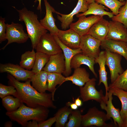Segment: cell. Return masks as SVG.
<instances>
[{
    "label": "cell",
    "instance_id": "31",
    "mask_svg": "<svg viewBox=\"0 0 127 127\" xmlns=\"http://www.w3.org/2000/svg\"><path fill=\"white\" fill-rule=\"evenodd\" d=\"M3 106L7 112H12L17 110L20 106L21 103L18 98H14L10 95L2 99Z\"/></svg>",
    "mask_w": 127,
    "mask_h": 127
},
{
    "label": "cell",
    "instance_id": "44",
    "mask_svg": "<svg viewBox=\"0 0 127 127\" xmlns=\"http://www.w3.org/2000/svg\"><path fill=\"white\" fill-rule=\"evenodd\" d=\"M122 127H127V117L123 120V124Z\"/></svg>",
    "mask_w": 127,
    "mask_h": 127
},
{
    "label": "cell",
    "instance_id": "24",
    "mask_svg": "<svg viewBox=\"0 0 127 127\" xmlns=\"http://www.w3.org/2000/svg\"><path fill=\"white\" fill-rule=\"evenodd\" d=\"M48 73L42 70L35 74L30 79L32 86L40 93H44L47 90Z\"/></svg>",
    "mask_w": 127,
    "mask_h": 127
},
{
    "label": "cell",
    "instance_id": "40",
    "mask_svg": "<svg viewBox=\"0 0 127 127\" xmlns=\"http://www.w3.org/2000/svg\"><path fill=\"white\" fill-rule=\"evenodd\" d=\"M66 105L68 107H70L73 110H77L78 107L74 103H71L68 102L66 103Z\"/></svg>",
    "mask_w": 127,
    "mask_h": 127
},
{
    "label": "cell",
    "instance_id": "46",
    "mask_svg": "<svg viewBox=\"0 0 127 127\" xmlns=\"http://www.w3.org/2000/svg\"><path fill=\"white\" fill-rule=\"evenodd\" d=\"M119 1L121 2H123L124 1V0H119Z\"/></svg>",
    "mask_w": 127,
    "mask_h": 127
},
{
    "label": "cell",
    "instance_id": "14",
    "mask_svg": "<svg viewBox=\"0 0 127 127\" xmlns=\"http://www.w3.org/2000/svg\"><path fill=\"white\" fill-rule=\"evenodd\" d=\"M65 70V62L63 52L50 56L49 60L43 70L49 73L63 74Z\"/></svg>",
    "mask_w": 127,
    "mask_h": 127
},
{
    "label": "cell",
    "instance_id": "13",
    "mask_svg": "<svg viewBox=\"0 0 127 127\" xmlns=\"http://www.w3.org/2000/svg\"><path fill=\"white\" fill-rule=\"evenodd\" d=\"M113 92L109 89L108 92V99L106 104L104 102L100 103L102 109L106 111L107 115L109 119L112 118L115 125L119 127H122L123 121L121 117L119 109L115 108L112 103Z\"/></svg>",
    "mask_w": 127,
    "mask_h": 127
},
{
    "label": "cell",
    "instance_id": "22",
    "mask_svg": "<svg viewBox=\"0 0 127 127\" xmlns=\"http://www.w3.org/2000/svg\"><path fill=\"white\" fill-rule=\"evenodd\" d=\"M95 64V60L83 54L79 53L76 54L73 57L71 61L70 66L71 69H75L80 67L82 64L87 65L95 77L97 78V75L95 72L94 67Z\"/></svg>",
    "mask_w": 127,
    "mask_h": 127
},
{
    "label": "cell",
    "instance_id": "25",
    "mask_svg": "<svg viewBox=\"0 0 127 127\" xmlns=\"http://www.w3.org/2000/svg\"><path fill=\"white\" fill-rule=\"evenodd\" d=\"M108 10V8L103 5L99 4L95 2L91 3L88 5L87 10L84 12L76 15L77 17L82 16H86L91 14L94 15L103 16L107 15L110 18H111L114 16L112 12L106 11Z\"/></svg>",
    "mask_w": 127,
    "mask_h": 127
},
{
    "label": "cell",
    "instance_id": "19",
    "mask_svg": "<svg viewBox=\"0 0 127 127\" xmlns=\"http://www.w3.org/2000/svg\"><path fill=\"white\" fill-rule=\"evenodd\" d=\"M109 24V21L103 17L92 25L88 34L101 42L103 41L108 32Z\"/></svg>",
    "mask_w": 127,
    "mask_h": 127
},
{
    "label": "cell",
    "instance_id": "20",
    "mask_svg": "<svg viewBox=\"0 0 127 127\" xmlns=\"http://www.w3.org/2000/svg\"><path fill=\"white\" fill-rule=\"evenodd\" d=\"M106 56L105 50L100 52L99 56L95 60V63L98 64L99 69L98 71L99 74V81L98 85H99L102 83L103 84L106 90L105 96L106 101L108 100V92L109 89L107 83V72L106 70Z\"/></svg>",
    "mask_w": 127,
    "mask_h": 127
},
{
    "label": "cell",
    "instance_id": "9",
    "mask_svg": "<svg viewBox=\"0 0 127 127\" xmlns=\"http://www.w3.org/2000/svg\"><path fill=\"white\" fill-rule=\"evenodd\" d=\"M105 50L106 56V64L109 69L111 83H112L124 71L121 65L122 56L108 50Z\"/></svg>",
    "mask_w": 127,
    "mask_h": 127
},
{
    "label": "cell",
    "instance_id": "16",
    "mask_svg": "<svg viewBox=\"0 0 127 127\" xmlns=\"http://www.w3.org/2000/svg\"><path fill=\"white\" fill-rule=\"evenodd\" d=\"M46 9V14L44 17L40 20L42 26L53 36H56L59 29L56 25V20L53 17L52 13L56 12L54 8L49 4L47 0H44Z\"/></svg>",
    "mask_w": 127,
    "mask_h": 127
},
{
    "label": "cell",
    "instance_id": "33",
    "mask_svg": "<svg viewBox=\"0 0 127 127\" xmlns=\"http://www.w3.org/2000/svg\"><path fill=\"white\" fill-rule=\"evenodd\" d=\"M109 89L118 88L127 91V68L109 86Z\"/></svg>",
    "mask_w": 127,
    "mask_h": 127
},
{
    "label": "cell",
    "instance_id": "32",
    "mask_svg": "<svg viewBox=\"0 0 127 127\" xmlns=\"http://www.w3.org/2000/svg\"><path fill=\"white\" fill-rule=\"evenodd\" d=\"M95 2L109 8L115 16L118 14L119 9L125 3V1L121 2L118 0H96Z\"/></svg>",
    "mask_w": 127,
    "mask_h": 127
},
{
    "label": "cell",
    "instance_id": "36",
    "mask_svg": "<svg viewBox=\"0 0 127 127\" xmlns=\"http://www.w3.org/2000/svg\"><path fill=\"white\" fill-rule=\"evenodd\" d=\"M16 92V90L14 86L11 85L6 86L0 83V97L1 99L9 95L14 96Z\"/></svg>",
    "mask_w": 127,
    "mask_h": 127
},
{
    "label": "cell",
    "instance_id": "29",
    "mask_svg": "<svg viewBox=\"0 0 127 127\" xmlns=\"http://www.w3.org/2000/svg\"><path fill=\"white\" fill-rule=\"evenodd\" d=\"M36 52L34 49L31 51H28L22 54L21 57L20 65L24 69L30 70L34 65L36 58Z\"/></svg>",
    "mask_w": 127,
    "mask_h": 127
},
{
    "label": "cell",
    "instance_id": "37",
    "mask_svg": "<svg viewBox=\"0 0 127 127\" xmlns=\"http://www.w3.org/2000/svg\"><path fill=\"white\" fill-rule=\"evenodd\" d=\"M5 18L0 17V43L6 40V24L5 23Z\"/></svg>",
    "mask_w": 127,
    "mask_h": 127
},
{
    "label": "cell",
    "instance_id": "42",
    "mask_svg": "<svg viewBox=\"0 0 127 127\" xmlns=\"http://www.w3.org/2000/svg\"><path fill=\"white\" fill-rule=\"evenodd\" d=\"M37 1L39 2V4L37 8V9L39 10H40L41 12V0H35L34 1V2L36 3Z\"/></svg>",
    "mask_w": 127,
    "mask_h": 127
},
{
    "label": "cell",
    "instance_id": "28",
    "mask_svg": "<svg viewBox=\"0 0 127 127\" xmlns=\"http://www.w3.org/2000/svg\"><path fill=\"white\" fill-rule=\"evenodd\" d=\"M73 110L67 106L59 109L55 115L56 118L55 127H65V123Z\"/></svg>",
    "mask_w": 127,
    "mask_h": 127
},
{
    "label": "cell",
    "instance_id": "27",
    "mask_svg": "<svg viewBox=\"0 0 127 127\" xmlns=\"http://www.w3.org/2000/svg\"><path fill=\"white\" fill-rule=\"evenodd\" d=\"M111 89L113 95L117 97L121 102V108L120 113L123 121L127 117V91L118 88Z\"/></svg>",
    "mask_w": 127,
    "mask_h": 127
},
{
    "label": "cell",
    "instance_id": "45",
    "mask_svg": "<svg viewBox=\"0 0 127 127\" xmlns=\"http://www.w3.org/2000/svg\"><path fill=\"white\" fill-rule=\"evenodd\" d=\"M87 3L88 4L95 2L96 0H85Z\"/></svg>",
    "mask_w": 127,
    "mask_h": 127
},
{
    "label": "cell",
    "instance_id": "2",
    "mask_svg": "<svg viewBox=\"0 0 127 127\" xmlns=\"http://www.w3.org/2000/svg\"><path fill=\"white\" fill-rule=\"evenodd\" d=\"M13 7L18 13L19 21L24 22L32 47L36 49L40 38L47 32L48 30L41 25L38 19L37 15L34 12L28 10L25 7L18 10Z\"/></svg>",
    "mask_w": 127,
    "mask_h": 127
},
{
    "label": "cell",
    "instance_id": "26",
    "mask_svg": "<svg viewBox=\"0 0 127 127\" xmlns=\"http://www.w3.org/2000/svg\"><path fill=\"white\" fill-rule=\"evenodd\" d=\"M66 77L62 74L48 72L47 78V90L52 94L53 99L54 100V95L56 90V86L61 85L65 81Z\"/></svg>",
    "mask_w": 127,
    "mask_h": 127
},
{
    "label": "cell",
    "instance_id": "18",
    "mask_svg": "<svg viewBox=\"0 0 127 127\" xmlns=\"http://www.w3.org/2000/svg\"><path fill=\"white\" fill-rule=\"evenodd\" d=\"M101 49L108 50L118 54L125 58L127 61V43L126 42L106 39L101 42Z\"/></svg>",
    "mask_w": 127,
    "mask_h": 127
},
{
    "label": "cell",
    "instance_id": "47",
    "mask_svg": "<svg viewBox=\"0 0 127 127\" xmlns=\"http://www.w3.org/2000/svg\"></svg>",
    "mask_w": 127,
    "mask_h": 127
},
{
    "label": "cell",
    "instance_id": "10",
    "mask_svg": "<svg viewBox=\"0 0 127 127\" xmlns=\"http://www.w3.org/2000/svg\"><path fill=\"white\" fill-rule=\"evenodd\" d=\"M0 72L7 73L19 81H26L30 79L35 74L32 70H27L20 65L9 63L0 64Z\"/></svg>",
    "mask_w": 127,
    "mask_h": 127
},
{
    "label": "cell",
    "instance_id": "38",
    "mask_svg": "<svg viewBox=\"0 0 127 127\" xmlns=\"http://www.w3.org/2000/svg\"><path fill=\"white\" fill-rule=\"evenodd\" d=\"M56 117L54 116L46 120L39 122L38 127H50L56 121Z\"/></svg>",
    "mask_w": 127,
    "mask_h": 127
},
{
    "label": "cell",
    "instance_id": "12",
    "mask_svg": "<svg viewBox=\"0 0 127 127\" xmlns=\"http://www.w3.org/2000/svg\"><path fill=\"white\" fill-rule=\"evenodd\" d=\"M88 4L85 0H78L77 4L72 11L68 14L61 13L56 11L57 14V18L61 22V26L62 29L66 30L69 27L70 24L75 20L73 16L80 12L83 13L87 10Z\"/></svg>",
    "mask_w": 127,
    "mask_h": 127
},
{
    "label": "cell",
    "instance_id": "39",
    "mask_svg": "<svg viewBox=\"0 0 127 127\" xmlns=\"http://www.w3.org/2000/svg\"><path fill=\"white\" fill-rule=\"evenodd\" d=\"M26 127H38V124L37 122L35 120H32L28 122L27 124Z\"/></svg>",
    "mask_w": 127,
    "mask_h": 127
},
{
    "label": "cell",
    "instance_id": "34",
    "mask_svg": "<svg viewBox=\"0 0 127 127\" xmlns=\"http://www.w3.org/2000/svg\"><path fill=\"white\" fill-rule=\"evenodd\" d=\"M82 115L80 111L73 110L69 116V121L65 125L66 127H79L81 126Z\"/></svg>",
    "mask_w": 127,
    "mask_h": 127
},
{
    "label": "cell",
    "instance_id": "7",
    "mask_svg": "<svg viewBox=\"0 0 127 127\" xmlns=\"http://www.w3.org/2000/svg\"><path fill=\"white\" fill-rule=\"evenodd\" d=\"M101 41L91 35L87 34L80 36L79 46L83 54L95 60L100 52Z\"/></svg>",
    "mask_w": 127,
    "mask_h": 127
},
{
    "label": "cell",
    "instance_id": "3",
    "mask_svg": "<svg viewBox=\"0 0 127 127\" xmlns=\"http://www.w3.org/2000/svg\"><path fill=\"white\" fill-rule=\"evenodd\" d=\"M48 108L41 106L36 108H31L22 103L16 110L7 112L6 115L12 121H16L23 127H26L28 121L35 120L40 122L45 120L49 112Z\"/></svg>",
    "mask_w": 127,
    "mask_h": 127
},
{
    "label": "cell",
    "instance_id": "4",
    "mask_svg": "<svg viewBox=\"0 0 127 127\" xmlns=\"http://www.w3.org/2000/svg\"><path fill=\"white\" fill-rule=\"evenodd\" d=\"M109 120L106 114L94 107L90 108L86 114L82 115L81 126L111 127L112 125L106 123Z\"/></svg>",
    "mask_w": 127,
    "mask_h": 127
},
{
    "label": "cell",
    "instance_id": "15",
    "mask_svg": "<svg viewBox=\"0 0 127 127\" xmlns=\"http://www.w3.org/2000/svg\"><path fill=\"white\" fill-rule=\"evenodd\" d=\"M56 36L62 43L68 47L75 49L79 48L80 36L71 29L59 30Z\"/></svg>",
    "mask_w": 127,
    "mask_h": 127
},
{
    "label": "cell",
    "instance_id": "43",
    "mask_svg": "<svg viewBox=\"0 0 127 127\" xmlns=\"http://www.w3.org/2000/svg\"><path fill=\"white\" fill-rule=\"evenodd\" d=\"M12 123L10 121H8L6 122L4 124L5 127H12Z\"/></svg>",
    "mask_w": 127,
    "mask_h": 127
},
{
    "label": "cell",
    "instance_id": "30",
    "mask_svg": "<svg viewBox=\"0 0 127 127\" xmlns=\"http://www.w3.org/2000/svg\"><path fill=\"white\" fill-rule=\"evenodd\" d=\"M50 56L43 53L36 52L34 65L32 71L35 74L43 70L44 66L48 61Z\"/></svg>",
    "mask_w": 127,
    "mask_h": 127
},
{
    "label": "cell",
    "instance_id": "23",
    "mask_svg": "<svg viewBox=\"0 0 127 127\" xmlns=\"http://www.w3.org/2000/svg\"><path fill=\"white\" fill-rule=\"evenodd\" d=\"M89 76L85 68L80 67L75 69L72 75L66 77L65 81H71L76 85L82 86L90 79Z\"/></svg>",
    "mask_w": 127,
    "mask_h": 127
},
{
    "label": "cell",
    "instance_id": "11",
    "mask_svg": "<svg viewBox=\"0 0 127 127\" xmlns=\"http://www.w3.org/2000/svg\"><path fill=\"white\" fill-rule=\"evenodd\" d=\"M103 17V16L94 15L87 17L81 16L78 17L77 21L72 23L69 27L80 36H83L88 34L92 25Z\"/></svg>",
    "mask_w": 127,
    "mask_h": 127
},
{
    "label": "cell",
    "instance_id": "5",
    "mask_svg": "<svg viewBox=\"0 0 127 127\" xmlns=\"http://www.w3.org/2000/svg\"><path fill=\"white\" fill-rule=\"evenodd\" d=\"M96 79L93 78L87 82L84 86L79 87L80 97L83 102L94 100L100 103L104 102L106 104L105 96L103 90L98 91L95 88Z\"/></svg>",
    "mask_w": 127,
    "mask_h": 127
},
{
    "label": "cell",
    "instance_id": "8",
    "mask_svg": "<svg viewBox=\"0 0 127 127\" xmlns=\"http://www.w3.org/2000/svg\"><path fill=\"white\" fill-rule=\"evenodd\" d=\"M36 50V52H41L49 56L62 52L53 36L47 32L41 36Z\"/></svg>",
    "mask_w": 127,
    "mask_h": 127
},
{
    "label": "cell",
    "instance_id": "21",
    "mask_svg": "<svg viewBox=\"0 0 127 127\" xmlns=\"http://www.w3.org/2000/svg\"><path fill=\"white\" fill-rule=\"evenodd\" d=\"M53 36L60 47L64 55L65 62V70L63 74L65 77L69 76L72 71L70 63L72 58L76 54L82 53V51L80 48L75 49L68 47L62 43L56 36Z\"/></svg>",
    "mask_w": 127,
    "mask_h": 127
},
{
    "label": "cell",
    "instance_id": "41",
    "mask_svg": "<svg viewBox=\"0 0 127 127\" xmlns=\"http://www.w3.org/2000/svg\"><path fill=\"white\" fill-rule=\"evenodd\" d=\"M74 103L78 107L81 106L83 104L82 101L79 99V97H78L75 100Z\"/></svg>",
    "mask_w": 127,
    "mask_h": 127
},
{
    "label": "cell",
    "instance_id": "35",
    "mask_svg": "<svg viewBox=\"0 0 127 127\" xmlns=\"http://www.w3.org/2000/svg\"><path fill=\"white\" fill-rule=\"evenodd\" d=\"M111 19L113 21L122 23L127 28V0H126L124 5L119 9L118 14Z\"/></svg>",
    "mask_w": 127,
    "mask_h": 127
},
{
    "label": "cell",
    "instance_id": "1",
    "mask_svg": "<svg viewBox=\"0 0 127 127\" xmlns=\"http://www.w3.org/2000/svg\"><path fill=\"white\" fill-rule=\"evenodd\" d=\"M7 77L10 85L14 86L16 90L14 96L18 98L21 103L32 108L43 106L48 108H56L53 101L52 94L38 92L31 85L30 79L21 83L9 74Z\"/></svg>",
    "mask_w": 127,
    "mask_h": 127
},
{
    "label": "cell",
    "instance_id": "6",
    "mask_svg": "<svg viewBox=\"0 0 127 127\" xmlns=\"http://www.w3.org/2000/svg\"><path fill=\"white\" fill-rule=\"evenodd\" d=\"M6 24V36L8 42L1 49H4L7 45L12 43H23L27 41L28 36L24 32L21 24L13 22L11 24Z\"/></svg>",
    "mask_w": 127,
    "mask_h": 127
},
{
    "label": "cell",
    "instance_id": "17",
    "mask_svg": "<svg viewBox=\"0 0 127 127\" xmlns=\"http://www.w3.org/2000/svg\"><path fill=\"white\" fill-rule=\"evenodd\" d=\"M109 30L106 39L127 41V28L119 22L109 21Z\"/></svg>",
    "mask_w": 127,
    "mask_h": 127
}]
</instances>
